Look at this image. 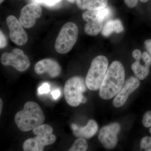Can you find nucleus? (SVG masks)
Listing matches in <instances>:
<instances>
[{
    "mask_svg": "<svg viewBox=\"0 0 151 151\" xmlns=\"http://www.w3.org/2000/svg\"><path fill=\"white\" fill-rule=\"evenodd\" d=\"M52 97L54 99L56 100L57 99L60 95V92L58 89L54 90L52 92Z\"/></svg>",
    "mask_w": 151,
    "mask_h": 151,
    "instance_id": "c756f323",
    "label": "nucleus"
},
{
    "mask_svg": "<svg viewBox=\"0 0 151 151\" xmlns=\"http://www.w3.org/2000/svg\"><path fill=\"white\" fill-rule=\"evenodd\" d=\"M71 128L75 137L84 139L92 137L97 133L98 129L97 122L93 120H89L85 127H78L76 124H72Z\"/></svg>",
    "mask_w": 151,
    "mask_h": 151,
    "instance_id": "ddd939ff",
    "label": "nucleus"
},
{
    "mask_svg": "<svg viewBox=\"0 0 151 151\" xmlns=\"http://www.w3.org/2000/svg\"><path fill=\"white\" fill-rule=\"evenodd\" d=\"M35 71L38 75L47 73L52 78H55L61 73V68L56 60L46 58L37 63L35 66Z\"/></svg>",
    "mask_w": 151,
    "mask_h": 151,
    "instance_id": "f8f14e48",
    "label": "nucleus"
},
{
    "mask_svg": "<svg viewBox=\"0 0 151 151\" xmlns=\"http://www.w3.org/2000/svg\"><path fill=\"white\" fill-rule=\"evenodd\" d=\"M42 13L41 8L37 4H28L22 9L19 21L25 28L32 27L35 24L37 19L41 16Z\"/></svg>",
    "mask_w": 151,
    "mask_h": 151,
    "instance_id": "9d476101",
    "label": "nucleus"
},
{
    "mask_svg": "<svg viewBox=\"0 0 151 151\" xmlns=\"http://www.w3.org/2000/svg\"><path fill=\"white\" fill-rule=\"evenodd\" d=\"M61 0H44L43 4L52 6L58 4Z\"/></svg>",
    "mask_w": 151,
    "mask_h": 151,
    "instance_id": "cd10ccee",
    "label": "nucleus"
},
{
    "mask_svg": "<svg viewBox=\"0 0 151 151\" xmlns=\"http://www.w3.org/2000/svg\"><path fill=\"white\" fill-rule=\"evenodd\" d=\"M132 56L136 60V61H140L142 59V54L139 50L136 49L132 52Z\"/></svg>",
    "mask_w": 151,
    "mask_h": 151,
    "instance_id": "a878e982",
    "label": "nucleus"
},
{
    "mask_svg": "<svg viewBox=\"0 0 151 151\" xmlns=\"http://www.w3.org/2000/svg\"><path fill=\"white\" fill-rule=\"evenodd\" d=\"M112 12L111 9L108 7L97 10V16L99 21L103 22L111 16Z\"/></svg>",
    "mask_w": 151,
    "mask_h": 151,
    "instance_id": "6ab92c4d",
    "label": "nucleus"
},
{
    "mask_svg": "<svg viewBox=\"0 0 151 151\" xmlns=\"http://www.w3.org/2000/svg\"><path fill=\"white\" fill-rule=\"evenodd\" d=\"M90 0H76V4L78 8L81 10L86 9Z\"/></svg>",
    "mask_w": 151,
    "mask_h": 151,
    "instance_id": "5701e85b",
    "label": "nucleus"
},
{
    "mask_svg": "<svg viewBox=\"0 0 151 151\" xmlns=\"http://www.w3.org/2000/svg\"><path fill=\"white\" fill-rule=\"evenodd\" d=\"M6 22L9 30V37L12 42L19 46L25 44L28 40L27 35L17 18L13 15L9 16Z\"/></svg>",
    "mask_w": 151,
    "mask_h": 151,
    "instance_id": "1a4fd4ad",
    "label": "nucleus"
},
{
    "mask_svg": "<svg viewBox=\"0 0 151 151\" xmlns=\"http://www.w3.org/2000/svg\"><path fill=\"white\" fill-rule=\"evenodd\" d=\"M108 60L106 57L100 55L92 60L86 77L87 88L92 91L100 89L108 70Z\"/></svg>",
    "mask_w": 151,
    "mask_h": 151,
    "instance_id": "20e7f679",
    "label": "nucleus"
},
{
    "mask_svg": "<svg viewBox=\"0 0 151 151\" xmlns=\"http://www.w3.org/2000/svg\"><path fill=\"white\" fill-rule=\"evenodd\" d=\"M124 30V27L120 20H111L107 22L103 27L102 34L104 36L108 37L113 32L120 33Z\"/></svg>",
    "mask_w": 151,
    "mask_h": 151,
    "instance_id": "2eb2a0df",
    "label": "nucleus"
},
{
    "mask_svg": "<svg viewBox=\"0 0 151 151\" xmlns=\"http://www.w3.org/2000/svg\"><path fill=\"white\" fill-rule=\"evenodd\" d=\"M108 0H90L86 9L90 11H97L106 7Z\"/></svg>",
    "mask_w": 151,
    "mask_h": 151,
    "instance_id": "f3484780",
    "label": "nucleus"
},
{
    "mask_svg": "<svg viewBox=\"0 0 151 151\" xmlns=\"http://www.w3.org/2000/svg\"><path fill=\"white\" fill-rule=\"evenodd\" d=\"M140 82L137 77L132 76L125 82L121 91L117 94L113 101L116 108L122 107L126 103L129 96L140 86Z\"/></svg>",
    "mask_w": 151,
    "mask_h": 151,
    "instance_id": "9b49d317",
    "label": "nucleus"
},
{
    "mask_svg": "<svg viewBox=\"0 0 151 151\" xmlns=\"http://www.w3.org/2000/svg\"><path fill=\"white\" fill-rule=\"evenodd\" d=\"M7 45V40L5 36L1 30L0 31V48H4Z\"/></svg>",
    "mask_w": 151,
    "mask_h": 151,
    "instance_id": "393cba45",
    "label": "nucleus"
},
{
    "mask_svg": "<svg viewBox=\"0 0 151 151\" xmlns=\"http://www.w3.org/2000/svg\"><path fill=\"white\" fill-rule=\"evenodd\" d=\"M125 79V70L124 65L120 61L111 63L99 90V95L102 99L110 100L115 97L124 86Z\"/></svg>",
    "mask_w": 151,
    "mask_h": 151,
    "instance_id": "f257e3e1",
    "label": "nucleus"
},
{
    "mask_svg": "<svg viewBox=\"0 0 151 151\" xmlns=\"http://www.w3.org/2000/svg\"><path fill=\"white\" fill-rule=\"evenodd\" d=\"M121 130L120 124L111 123L101 128L98 134V139L105 149L111 150L118 143L117 135Z\"/></svg>",
    "mask_w": 151,
    "mask_h": 151,
    "instance_id": "6e6552de",
    "label": "nucleus"
},
{
    "mask_svg": "<svg viewBox=\"0 0 151 151\" xmlns=\"http://www.w3.org/2000/svg\"><path fill=\"white\" fill-rule=\"evenodd\" d=\"M4 1V0H0V3H1V4L2 3H3Z\"/></svg>",
    "mask_w": 151,
    "mask_h": 151,
    "instance_id": "f704fd0d",
    "label": "nucleus"
},
{
    "mask_svg": "<svg viewBox=\"0 0 151 151\" xmlns=\"http://www.w3.org/2000/svg\"><path fill=\"white\" fill-rule=\"evenodd\" d=\"M103 22L96 21L87 22L84 26V31L86 34L90 36L97 35L102 31Z\"/></svg>",
    "mask_w": 151,
    "mask_h": 151,
    "instance_id": "dca6fc26",
    "label": "nucleus"
},
{
    "mask_svg": "<svg viewBox=\"0 0 151 151\" xmlns=\"http://www.w3.org/2000/svg\"><path fill=\"white\" fill-rule=\"evenodd\" d=\"M78 30L77 25L72 22L65 24L55 40V48L60 54H65L71 50L78 39Z\"/></svg>",
    "mask_w": 151,
    "mask_h": 151,
    "instance_id": "423d86ee",
    "label": "nucleus"
},
{
    "mask_svg": "<svg viewBox=\"0 0 151 151\" xmlns=\"http://www.w3.org/2000/svg\"><path fill=\"white\" fill-rule=\"evenodd\" d=\"M86 82L80 76H75L68 79L64 85V97L68 104L77 107L81 103H86V99L83 93L86 91Z\"/></svg>",
    "mask_w": 151,
    "mask_h": 151,
    "instance_id": "39448f33",
    "label": "nucleus"
},
{
    "mask_svg": "<svg viewBox=\"0 0 151 151\" xmlns=\"http://www.w3.org/2000/svg\"><path fill=\"white\" fill-rule=\"evenodd\" d=\"M14 121L20 131L27 132L43 124L45 117L37 103L29 101L25 103L23 109L16 114Z\"/></svg>",
    "mask_w": 151,
    "mask_h": 151,
    "instance_id": "f03ea898",
    "label": "nucleus"
},
{
    "mask_svg": "<svg viewBox=\"0 0 151 151\" xmlns=\"http://www.w3.org/2000/svg\"><path fill=\"white\" fill-rule=\"evenodd\" d=\"M53 129L47 124H42L33 129L36 137L24 141L23 149L24 151H42L45 146L53 144L56 137L52 134Z\"/></svg>",
    "mask_w": 151,
    "mask_h": 151,
    "instance_id": "7ed1b4c3",
    "label": "nucleus"
},
{
    "mask_svg": "<svg viewBox=\"0 0 151 151\" xmlns=\"http://www.w3.org/2000/svg\"><path fill=\"white\" fill-rule=\"evenodd\" d=\"M150 134H151V128H150Z\"/></svg>",
    "mask_w": 151,
    "mask_h": 151,
    "instance_id": "c9c22d12",
    "label": "nucleus"
},
{
    "mask_svg": "<svg viewBox=\"0 0 151 151\" xmlns=\"http://www.w3.org/2000/svg\"><path fill=\"white\" fill-rule=\"evenodd\" d=\"M88 145L86 140L79 138L74 142L68 151H85L87 150Z\"/></svg>",
    "mask_w": 151,
    "mask_h": 151,
    "instance_id": "a211bd4d",
    "label": "nucleus"
},
{
    "mask_svg": "<svg viewBox=\"0 0 151 151\" xmlns=\"http://www.w3.org/2000/svg\"><path fill=\"white\" fill-rule=\"evenodd\" d=\"M35 2L40 4H43L44 3V0H34Z\"/></svg>",
    "mask_w": 151,
    "mask_h": 151,
    "instance_id": "7c9ffc66",
    "label": "nucleus"
},
{
    "mask_svg": "<svg viewBox=\"0 0 151 151\" xmlns=\"http://www.w3.org/2000/svg\"><path fill=\"white\" fill-rule=\"evenodd\" d=\"M50 85L48 83H45L42 84L38 89V92L40 94L47 93L50 91Z\"/></svg>",
    "mask_w": 151,
    "mask_h": 151,
    "instance_id": "b1692460",
    "label": "nucleus"
},
{
    "mask_svg": "<svg viewBox=\"0 0 151 151\" xmlns=\"http://www.w3.org/2000/svg\"><path fill=\"white\" fill-rule=\"evenodd\" d=\"M140 1L142 2V3H145L148 1L149 0H140Z\"/></svg>",
    "mask_w": 151,
    "mask_h": 151,
    "instance_id": "473e14b6",
    "label": "nucleus"
},
{
    "mask_svg": "<svg viewBox=\"0 0 151 151\" xmlns=\"http://www.w3.org/2000/svg\"><path fill=\"white\" fill-rule=\"evenodd\" d=\"M145 45L146 49L151 57V39L146 40L145 42Z\"/></svg>",
    "mask_w": 151,
    "mask_h": 151,
    "instance_id": "c85d7f7f",
    "label": "nucleus"
},
{
    "mask_svg": "<svg viewBox=\"0 0 151 151\" xmlns=\"http://www.w3.org/2000/svg\"><path fill=\"white\" fill-rule=\"evenodd\" d=\"M76 0H68V1L70 3H73Z\"/></svg>",
    "mask_w": 151,
    "mask_h": 151,
    "instance_id": "72a5a7b5",
    "label": "nucleus"
},
{
    "mask_svg": "<svg viewBox=\"0 0 151 151\" xmlns=\"http://www.w3.org/2000/svg\"><path fill=\"white\" fill-rule=\"evenodd\" d=\"M142 124L146 128L151 127V111L146 112L143 116Z\"/></svg>",
    "mask_w": 151,
    "mask_h": 151,
    "instance_id": "4be33fe9",
    "label": "nucleus"
},
{
    "mask_svg": "<svg viewBox=\"0 0 151 151\" xmlns=\"http://www.w3.org/2000/svg\"><path fill=\"white\" fill-rule=\"evenodd\" d=\"M141 151H151V137H144L140 143Z\"/></svg>",
    "mask_w": 151,
    "mask_h": 151,
    "instance_id": "412c9836",
    "label": "nucleus"
},
{
    "mask_svg": "<svg viewBox=\"0 0 151 151\" xmlns=\"http://www.w3.org/2000/svg\"><path fill=\"white\" fill-rule=\"evenodd\" d=\"M0 104H1V105H0V107H1V108H0V114H1L3 106V102L1 99H0Z\"/></svg>",
    "mask_w": 151,
    "mask_h": 151,
    "instance_id": "2f4dec72",
    "label": "nucleus"
},
{
    "mask_svg": "<svg viewBox=\"0 0 151 151\" xmlns=\"http://www.w3.org/2000/svg\"><path fill=\"white\" fill-rule=\"evenodd\" d=\"M1 63L5 66H12L18 71L22 72L28 69L30 65L29 60L19 49L15 48L10 52H5L2 55Z\"/></svg>",
    "mask_w": 151,
    "mask_h": 151,
    "instance_id": "0eeeda50",
    "label": "nucleus"
},
{
    "mask_svg": "<svg viewBox=\"0 0 151 151\" xmlns=\"http://www.w3.org/2000/svg\"><path fill=\"white\" fill-rule=\"evenodd\" d=\"M82 18L86 22L98 21L97 16V11L87 10L83 13Z\"/></svg>",
    "mask_w": 151,
    "mask_h": 151,
    "instance_id": "aec40b11",
    "label": "nucleus"
},
{
    "mask_svg": "<svg viewBox=\"0 0 151 151\" xmlns=\"http://www.w3.org/2000/svg\"><path fill=\"white\" fill-rule=\"evenodd\" d=\"M138 0H124L126 5L129 8H133L137 4Z\"/></svg>",
    "mask_w": 151,
    "mask_h": 151,
    "instance_id": "bb28decb",
    "label": "nucleus"
},
{
    "mask_svg": "<svg viewBox=\"0 0 151 151\" xmlns=\"http://www.w3.org/2000/svg\"><path fill=\"white\" fill-rule=\"evenodd\" d=\"M142 59L145 64L142 65L140 61H136L132 64V69L135 76L139 80H144L148 76L151 65V57L148 52H143Z\"/></svg>",
    "mask_w": 151,
    "mask_h": 151,
    "instance_id": "4468645a",
    "label": "nucleus"
}]
</instances>
